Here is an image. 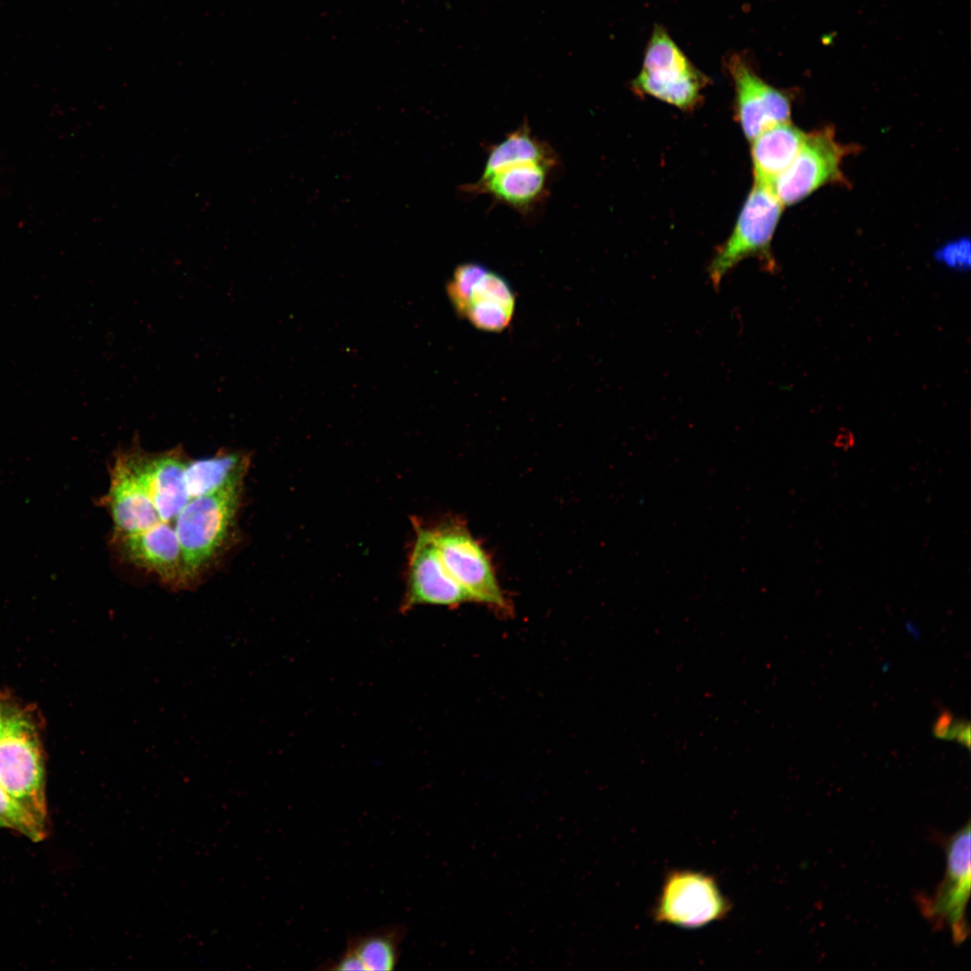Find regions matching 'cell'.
Masks as SVG:
<instances>
[{"instance_id":"6da1fadb","label":"cell","mask_w":971,"mask_h":971,"mask_svg":"<svg viewBox=\"0 0 971 971\" xmlns=\"http://www.w3.org/2000/svg\"><path fill=\"white\" fill-rule=\"evenodd\" d=\"M243 485L191 498L174 519L187 587L199 582L227 546L236 523Z\"/></svg>"},{"instance_id":"7a4b0ae2","label":"cell","mask_w":971,"mask_h":971,"mask_svg":"<svg viewBox=\"0 0 971 971\" xmlns=\"http://www.w3.org/2000/svg\"><path fill=\"white\" fill-rule=\"evenodd\" d=\"M429 526L445 568L473 601L497 615L510 616L512 605L500 585L493 563L466 523L459 518H449Z\"/></svg>"},{"instance_id":"3957f363","label":"cell","mask_w":971,"mask_h":971,"mask_svg":"<svg viewBox=\"0 0 971 971\" xmlns=\"http://www.w3.org/2000/svg\"><path fill=\"white\" fill-rule=\"evenodd\" d=\"M709 78L689 59L662 25L655 24L647 41L642 67L633 79V92L652 96L683 111L702 102Z\"/></svg>"},{"instance_id":"277c9868","label":"cell","mask_w":971,"mask_h":971,"mask_svg":"<svg viewBox=\"0 0 971 971\" xmlns=\"http://www.w3.org/2000/svg\"><path fill=\"white\" fill-rule=\"evenodd\" d=\"M783 208L771 185L754 182L732 234L708 264V275L714 289L745 258L757 256L770 269L774 266L771 243Z\"/></svg>"},{"instance_id":"5b68a950","label":"cell","mask_w":971,"mask_h":971,"mask_svg":"<svg viewBox=\"0 0 971 971\" xmlns=\"http://www.w3.org/2000/svg\"><path fill=\"white\" fill-rule=\"evenodd\" d=\"M731 908L713 876L675 869L665 876L652 915L656 922L692 930L724 920Z\"/></svg>"},{"instance_id":"8992f818","label":"cell","mask_w":971,"mask_h":971,"mask_svg":"<svg viewBox=\"0 0 971 971\" xmlns=\"http://www.w3.org/2000/svg\"><path fill=\"white\" fill-rule=\"evenodd\" d=\"M970 829L967 822L946 841V871L934 893L916 896L923 917L936 929L949 928L957 946L970 933L966 917L971 888Z\"/></svg>"},{"instance_id":"52a82bcc","label":"cell","mask_w":971,"mask_h":971,"mask_svg":"<svg viewBox=\"0 0 971 971\" xmlns=\"http://www.w3.org/2000/svg\"><path fill=\"white\" fill-rule=\"evenodd\" d=\"M414 538L409 552L405 592L401 611L421 605L442 606L455 609L474 602L445 568L430 526L414 519Z\"/></svg>"},{"instance_id":"ba28073f","label":"cell","mask_w":971,"mask_h":971,"mask_svg":"<svg viewBox=\"0 0 971 971\" xmlns=\"http://www.w3.org/2000/svg\"><path fill=\"white\" fill-rule=\"evenodd\" d=\"M724 67L734 87L735 115L750 142L765 129L789 120L788 96L760 76L748 54L728 53Z\"/></svg>"},{"instance_id":"9c48e42d","label":"cell","mask_w":971,"mask_h":971,"mask_svg":"<svg viewBox=\"0 0 971 971\" xmlns=\"http://www.w3.org/2000/svg\"><path fill=\"white\" fill-rule=\"evenodd\" d=\"M850 151L828 127L806 134L797 155L771 188L784 207L799 202L819 187L843 180L842 162Z\"/></svg>"},{"instance_id":"30bf717a","label":"cell","mask_w":971,"mask_h":971,"mask_svg":"<svg viewBox=\"0 0 971 971\" xmlns=\"http://www.w3.org/2000/svg\"><path fill=\"white\" fill-rule=\"evenodd\" d=\"M120 452L150 495L161 521L174 520L191 499L185 481L189 459L182 448L148 452L136 444Z\"/></svg>"},{"instance_id":"8fae6325","label":"cell","mask_w":971,"mask_h":971,"mask_svg":"<svg viewBox=\"0 0 971 971\" xmlns=\"http://www.w3.org/2000/svg\"><path fill=\"white\" fill-rule=\"evenodd\" d=\"M118 552L129 564L155 575L174 589H185L180 544L174 525L161 521L131 535L113 539Z\"/></svg>"},{"instance_id":"7c38bea8","label":"cell","mask_w":971,"mask_h":971,"mask_svg":"<svg viewBox=\"0 0 971 971\" xmlns=\"http://www.w3.org/2000/svg\"><path fill=\"white\" fill-rule=\"evenodd\" d=\"M450 303L455 312L477 329L498 333L512 322L516 297L503 275L484 265L471 284Z\"/></svg>"},{"instance_id":"4fadbf2b","label":"cell","mask_w":971,"mask_h":971,"mask_svg":"<svg viewBox=\"0 0 971 971\" xmlns=\"http://www.w3.org/2000/svg\"><path fill=\"white\" fill-rule=\"evenodd\" d=\"M104 503L113 522V539L147 530L162 521L150 495L121 452L116 454L111 468Z\"/></svg>"},{"instance_id":"5bb4252c","label":"cell","mask_w":971,"mask_h":971,"mask_svg":"<svg viewBox=\"0 0 971 971\" xmlns=\"http://www.w3.org/2000/svg\"><path fill=\"white\" fill-rule=\"evenodd\" d=\"M557 163L527 161L503 166L465 187L471 193L488 194L496 201L527 213L547 196Z\"/></svg>"},{"instance_id":"9a60e30c","label":"cell","mask_w":971,"mask_h":971,"mask_svg":"<svg viewBox=\"0 0 971 971\" xmlns=\"http://www.w3.org/2000/svg\"><path fill=\"white\" fill-rule=\"evenodd\" d=\"M405 936L403 925L393 924L348 938L345 949L334 959L325 962V970L391 971L400 957V945Z\"/></svg>"},{"instance_id":"2e32d148","label":"cell","mask_w":971,"mask_h":971,"mask_svg":"<svg viewBox=\"0 0 971 971\" xmlns=\"http://www.w3.org/2000/svg\"><path fill=\"white\" fill-rule=\"evenodd\" d=\"M806 135L788 120L765 129L753 139L751 156L754 182L771 186L792 163Z\"/></svg>"},{"instance_id":"e0dca14e","label":"cell","mask_w":971,"mask_h":971,"mask_svg":"<svg viewBox=\"0 0 971 971\" xmlns=\"http://www.w3.org/2000/svg\"><path fill=\"white\" fill-rule=\"evenodd\" d=\"M249 462V455L226 450L209 458L188 459L185 481L190 498L244 484Z\"/></svg>"},{"instance_id":"ac0fdd59","label":"cell","mask_w":971,"mask_h":971,"mask_svg":"<svg viewBox=\"0 0 971 971\" xmlns=\"http://www.w3.org/2000/svg\"><path fill=\"white\" fill-rule=\"evenodd\" d=\"M527 161L557 163V158L554 150L534 136L528 123L524 122L490 147L481 175Z\"/></svg>"},{"instance_id":"d6986e66","label":"cell","mask_w":971,"mask_h":971,"mask_svg":"<svg viewBox=\"0 0 971 971\" xmlns=\"http://www.w3.org/2000/svg\"><path fill=\"white\" fill-rule=\"evenodd\" d=\"M0 825L11 828L33 842L45 836V826L17 799L0 786Z\"/></svg>"},{"instance_id":"ffe728a7","label":"cell","mask_w":971,"mask_h":971,"mask_svg":"<svg viewBox=\"0 0 971 971\" xmlns=\"http://www.w3.org/2000/svg\"><path fill=\"white\" fill-rule=\"evenodd\" d=\"M952 717L949 712H943L934 725V735L946 738L949 737Z\"/></svg>"},{"instance_id":"44dd1931","label":"cell","mask_w":971,"mask_h":971,"mask_svg":"<svg viewBox=\"0 0 971 971\" xmlns=\"http://www.w3.org/2000/svg\"><path fill=\"white\" fill-rule=\"evenodd\" d=\"M0 828H1V825H0Z\"/></svg>"}]
</instances>
